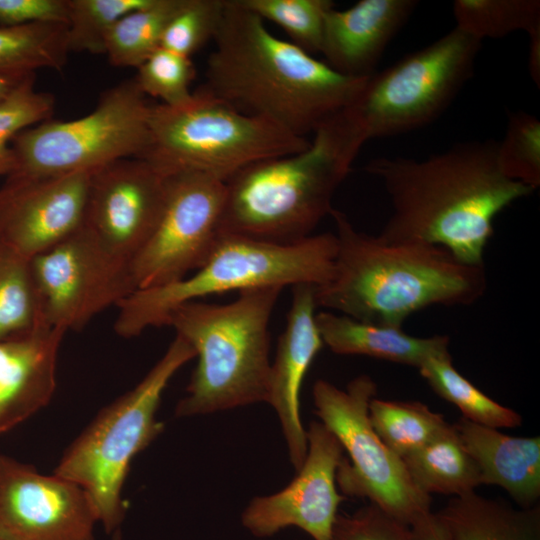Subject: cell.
<instances>
[{"label": "cell", "instance_id": "1", "mask_svg": "<svg viewBox=\"0 0 540 540\" xmlns=\"http://www.w3.org/2000/svg\"><path fill=\"white\" fill-rule=\"evenodd\" d=\"M493 140L469 141L423 160L379 157L365 171L379 179L392 214L379 236L420 241L448 250L457 260L483 265L495 217L534 189L506 177Z\"/></svg>", "mask_w": 540, "mask_h": 540}, {"label": "cell", "instance_id": "2", "mask_svg": "<svg viewBox=\"0 0 540 540\" xmlns=\"http://www.w3.org/2000/svg\"><path fill=\"white\" fill-rule=\"evenodd\" d=\"M213 41L199 89L303 138L351 105L368 78L342 75L278 38L239 0H226Z\"/></svg>", "mask_w": 540, "mask_h": 540}, {"label": "cell", "instance_id": "3", "mask_svg": "<svg viewBox=\"0 0 540 540\" xmlns=\"http://www.w3.org/2000/svg\"><path fill=\"white\" fill-rule=\"evenodd\" d=\"M337 252L330 279L315 287L317 307L371 324L401 328L433 305H470L487 288L483 265L457 260L443 247L387 241L355 229L333 208Z\"/></svg>", "mask_w": 540, "mask_h": 540}, {"label": "cell", "instance_id": "4", "mask_svg": "<svg viewBox=\"0 0 540 540\" xmlns=\"http://www.w3.org/2000/svg\"><path fill=\"white\" fill-rule=\"evenodd\" d=\"M366 141L346 107L313 132L305 149L242 168L225 181L221 233L276 245L310 237L333 210L334 193Z\"/></svg>", "mask_w": 540, "mask_h": 540}, {"label": "cell", "instance_id": "5", "mask_svg": "<svg viewBox=\"0 0 540 540\" xmlns=\"http://www.w3.org/2000/svg\"><path fill=\"white\" fill-rule=\"evenodd\" d=\"M282 289H244L228 304L197 300L170 312L166 326H172L198 358L186 395L175 407L176 417L266 402L271 365L269 322Z\"/></svg>", "mask_w": 540, "mask_h": 540}, {"label": "cell", "instance_id": "6", "mask_svg": "<svg viewBox=\"0 0 540 540\" xmlns=\"http://www.w3.org/2000/svg\"><path fill=\"white\" fill-rule=\"evenodd\" d=\"M337 252L335 234L311 235L293 245H276L221 234L196 272L177 282L131 293L118 306L117 335L132 338L150 327L167 324L170 312L202 297L261 286L326 283Z\"/></svg>", "mask_w": 540, "mask_h": 540}, {"label": "cell", "instance_id": "7", "mask_svg": "<svg viewBox=\"0 0 540 540\" xmlns=\"http://www.w3.org/2000/svg\"><path fill=\"white\" fill-rule=\"evenodd\" d=\"M195 355L193 347L176 335L145 377L102 408L55 467L53 473L89 494L106 533H114L124 519L122 491L132 460L163 432L164 424L156 418L162 394Z\"/></svg>", "mask_w": 540, "mask_h": 540}, {"label": "cell", "instance_id": "8", "mask_svg": "<svg viewBox=\"0 0 540 540\" xmlns=\"http://www.w3.org/2000/svg\"><path fill=\"white\" fill-rule=\"evenodd\" d=\"M146 158L170 175L197 172L227 181L260 160L305 149L307 138L246 115L198 89L179 106L152 105Z\"/></svg>", "mask_w": 540, "mask_h": 540}, {"label": "cell", "instance_id": "9", "mask_svg": "<svg viewBox=\"0 0 540 540\" xmlns=\"http://www.w3.org/2000/svg\"><path fill=\"white\" fill-rule=\"evenodd\" d=\"M136 81L104 92L88 114L48 119L12 141L14 169L6 178L35 179L92 172L113 161L144 157L150 145V110Z\"/></svg>", "mask_w": 540, "mask_h": 540}, {"label": "cell", "instance_id": "10", "mask_svg": "<svg viewBox=\"0 0 540 540\" xmlns=\"http://www.w3.org/2000/svg\"><path fill=\"white\" fill-rule=\"evenodd\" d=\"M481 45L454 27L369 76L347 107L367 140L408 133L439 118L472 78Z\"/></svg>", "mask_w": 540, "mask_h": 540}, {"label": "cell", "instance_id": "11", "mask_svg": "<svg viewBox=\"0 0 540 540\" xmlns=\"http://www.w3.org/2000/svg\"><path fill=\"white\" fill-rule=\"evenodd\" d=\"M376 393V382L366 374L352 379L345 389L319 379L313 386L315 413L349 455L336 473L343 495L367 498L410 526L431 512L432 499L413 483L403 460L375 432L369 404Z\"/></svg>", "mask_w": 540, "mask_h": 540}, {"label": "cell", "instance_id": "12", "mask_svg": "<svg viewBox=\"0 0 540 540\" xmlns=\"http://www.w3.org/2000/svg\"><path fill=\"white\" fill-rule=\"evenodd\" d=\"M225 182L197 172L171 175L161 217L130 262L136 290L177 282L199 269L221 236Z\"/></svg>", "mask_w": 540, "mask_h": 540}, {"label": "cell", "instance_id": "13", "mask_svg": "<svg viewBox=\"0 0 540 540\" xmlns=\"http://www.w3.org/2000/svg\"><path fill=\"white\" fill-rule=\"evenodd\" d=\"M43 321L65 332L83 328L136 290L129 265L81 227L30 259Z\"/></svg>", "mask_w": 540, "mask_h": 540}, {"label": "cell", "instance_id": "14", "mask_svg": "<svg viewBox=\"0 0 540 540\" xmlns=\"http://www.w3.org/2000/svg\"><path fill=\"white\" fill-rule=\"evenodd\" d=\"M170 178L143 157L119 159L92 171L82 227L130 265L161 217Z\"/></svg>", "mask_w": 540, "mask_h": 540}, {"label": "cell", "instance_id": "15", "mask_svg": "<svg viewBox=\"0 0 540 540\" xmlns=\"http://www.w3.org/2000/svg\"><path fill=\"white\" fill-rule=\"evenodd\" d=\"M96 523L80 485L0 455V540H94Z\"/></svg>", "mask_w": 540, "mask_h": 540}, {"label": "cell", "instance_id": "16", "mask_svg": "<svg viewBox=\"0 0 540 540\" xmlns=\"http://www.w3.org/2000/svg\"><path fill=\"white\" fill-rule=\"evenodd\" d=\"M306 433L307 455L296 477L275 494L253 498L243 511L242 524L252 535L271 537L295 526L314 540H331L338 507L345 500L336 489L345 452L321 421H312Z\"/></svg>", "mask_w": 540, "mask_h": 540}, {"label": "cell", "instance_id": "17", "mask_svg": "<svg viewBox=\"0 0 540 540\" xmlns=\"http://www.w3.org/2000/svg\"><path fill=\"white\" fill-rule=\"evenodd\" d=\"M91 172L6 178L0 187V241L30 260L83 224Z\"/></svg>", "mask_w": 540, "mask_h": 540}, {"label": "cell", "instance_id": "18", "mask_svg": "<svg viewBox=\"0 0 540 540\" xmlns=\"http://www.w3.org/2000/svg\"><path fill=\"white\" fill-rule=\"evenodd\" d=\"M315 285L292 286L287 322L270 365L266 402L275 410L287 444L289 458L297 472L307 455V433L302 426L299 393L316 354L323 346L315 321Z\"/></svg>", "mask_w": 540, "mask_h": 540}, {"label": "cell", "instance_id": "19", "mask_svg": "<svg viewBox=\"0 0 540 540\" xmlns=\"http://www.w3.org/2000/svg\"><path fill=\"white\" fill-rule=\"evenodd\" d=\"M417 5L415 0H360L345 10L332 8L324 24V62L345 76H371Z\"/></svg>", "mask_w": 540, "mask_h": 540}, {"label": "cell", "instance_id": "20", "mask_svg": "<svg viewBox=\"0 0 540 540\" xmlns=\"http://www.w3.org/2000/svg\"><path fill=\"white\" fill-rule=\"evenodd\" d=\"M65 333L44 327L0 341V436L51 401Z\"/></svg>", "mask_w": 540, "mask_h": 540}, {"label": "cell", "instance_id": "21", "mask_svg": "<svg viewBox=\"0 0 540 540\" xmlns=\"http://www.w3.org/2000/svg\"><path fill=\"white\" fill-rule=\"evenodd\" d=\"M475 461L482 484L506 490L520 508L538 505L540 498V438L515 437L496 428L460 418L453 424Z\"/></svg>", "mask_w": 540, "mask_h": 540}, {"label": "cell", "instance_id": "22", "mask_svg": "<svg viewBox=\"0 0 540 540\" xmlns=\"http://www.w3.org/2000/svg\"><path fill=\"white\" fill-rule=\"evenodd\" d=\"M315 321L323 344L341 355H364L419 368L428 359L449 352V337H415L401 328L362 322L321 311Z\"/></svg>", "mask_w": 540, "mask_h": 540}, {"label": "cell", "instance_id": "23", "mask_svg": "<svg viewBox=\"0 0 540 540\" xmlns=\"http://www.w3.org/2000/svg\"><path fill=\"white\" fill-rule=\"evenodd\" d=\"M436 515L450 540H540V505L514 508L475 491L452 497Z\"/></svg>", "mask_w": 540, "mask_h": 540}, {"label": "cell", "instance_id": "24", "mask_svg": "<svg viewBox=\"0 0 540 540\" xmlns=\"http://www.w3.org/2000/svg\"><path fill=\"white\" fill-rule=\"evenodd\" d=\"M402 460L413 483L430 496H461L482 484L479 469L453 424Z\"/></svg>", "mask_w": 540, "mask_h": 540}, {"label": "cell", "instance_id": "25", "mask_svg": "<svg viewBox=\"0 0 540 540\" xmlns=\"http://www.w3.org/2000/svg\"><path fill=\"white\" fill-rule=\"evenodd\" d=\"M69 53L67 24L0 26V72L61 71Z\"/></svg>", "mask_w": 540, "mask_h": 540}, {"label": "cell", "instance_id": "26", "mask_svg": "<svg viewBox=\"0 0 540 540\" xmlns=\"http://www.w3.org/2000/svg\"><path fill=\"white\" fill-rule=\"evenodd\" d=\"M433 391L457 406L463 418L491 428H513L522 424L521 415L485 395L453 366L450 352L432 357L419 368Z\"/></svg>", "mask_w": 540, "mask_h": 540}, {"label": "cell", "instance_id": "27", "mask_svg": "<svg viewBox=\"0 0 540 540\" xmlns=\"http://www.w3.org/2000/svg\"><path fill=\"white\" fill-rule=\"evenodd\" d=\"M369 418L380 439L401 459L425 446L450 425L442 414L419 401L376 397L370 401Z\"/></svg>", "mask_w": 540, "mask_h": 540}, {"label": "cell", "instance_id": "28", "mask_svg": "<svg viewBox=\"0 0 540 540\" xmlns=\"http://www.w3.org/2000/svg\"><path fill=\"white\" fill-rule=\"evenodd\" d=\"M182 0H149L123 16L110 31L105 55L116 67L138 68L161 47L163 32Z\"/></svg>", "mask_w": 540, "mask_h": 540}, {"label": "cell", "instance_id": "29", "mask_svg": "<svg viewBox=\"0 0 540 540\" xmlns=\"http://www.w3.org/2000/svg\"><path fill=\"white\" fill-rule=\"evenodd\" d=\"M44 327L30 260L0 241V341Z\"/></svg>", "mask_w": 540, "mask_h": 540}, {"label": "cell", "instance_id": "30", "mask_svg": "<svg viewBox=\"0 0 540 540\" xmlns=\"http://www.w3.org/2000/svg\"><path fill=\"white\" fill-rule=\"evenodd\" d=\"M453 15L455 27L480 41L540 30L539 0H456Z\"/></svg>", "mask_w": 540, "mask_h": 540}, {"label": "cell", "instance_id": "31", "mask_svg": "<svg viewBox=\"0 0 540 540\" xmlns=\"http://www.w3.org/2000/svg\"><path fill=\"white\" fill-rule=\"evenodd\" d=\"M263 21L281 27L293 44L314 55L320 53L325 18L334 8L330 0H239Z\"/></svg>", "mask_w": 540, "mask_h": 540}, {"label": "cell", "instance_id": "32", "mask_svg": "<svg viewBox=\"0 0 540 540\" xmlns=\"http://www.w3.org/2000/svg\"><path fill=\"white\" fill-rule=\"evenodd\" d=\"M34 82L35 74H32L0 101V177L6 178L14 169L11 147L14 138L25 129L50 119L53 113V95L37 91Z\"/></svg>", "mask_w": 540, "mask_h": 540}, {"label": "cell", "instance_id": "33", "mask_svg": "<svg viewBox=\"0 0 540 540\" xmlns=\"http://www.w3.org/2000/svg\"><path fill=\"white\" fill-rule=\"evenodd\" d=\"M149 0H68L70 52L104 54L106 39L126 14Z\"/></svg>", "mask_w": 540, "mask_h": 540}, {"label": "cell", "instance_id": "34", "mask_svg": "<svg viewBox=\"0 0 540 540\" xmlns=\"http://www.w3.org/2000/svg\"><path fill=\"white\" fill-rule=\"evenodd\" d=\"M500 171L509 179L534 190L540 185V121L517 111L508 118L504 137L496 145Z\"/></svg>", "mask_w": 540, "mask_h": 540}, {"label": "cell", "instance_id": "35", "mask_svg": "<svg viewBox=\"0 0 540 540\" xmlns=\"http://www.w3.org/2000/svg\"><path fill=\"white\" fill-rule=\"evenodd\" d=\"M225 3L226 0H182L163 32L161 47L191 58L214 40Z\"/></svg>", "mask_w": 540, "mask_h": 540}, {"label": "cell", "instance_id": "36", "mask_svg": "<svg viewBox=\"0 0 540 540\" xmlns=\"http://www.w3.org/2000/svg\"><path fill=\"white\" fill-rule=\"evenodd\" d=\"M195 76L191 58L160 47L137 68L134 80L146 97L174 107L191 99Z\"/></svg>", "mask_w": 540, "mask_h": 540}, {"label": "cell", "instance_id": "37", "mask_svg": "<svg viewBox=\"0 0 540 540\" xmlns=\"http://www.w3.org/2000/svg\"><path fill=\"white\" fill-rule=\"evenodd\" d=\"M331 540H413L410 526L370 503L351 515L338 514Z\"/></svg>", "mask_w": 540, "mask_h": 540}, {"label": "cell", "instance_id": "38", "mask_svg": "<svg viewBox=\"0 0 540 540\" xmlns=\"http://www.w3.org/2000/svg\"><path fill=\"white\" fill-rule=\"evenodd\" d=\"M68 0H0V26L34 23L68 25Z\"/></svg>", "mask_w": 540, "mask_h": 540}, {"label": "cell", "instance_id": "39", "mask_svg": "<svg viewBox=\"0 0 540 540\" xmlns=\"http://www.w3.org/2000/svg\"><path fill=\"white\" fill-rule=\"evenodd\" d=\"M410 530L413 540H450L436 513L432 511L415 520Z\"/></svg>", "mask_w": 540, "mask_h": 540}, {"label": "cell", "instance_id": "40", "mask_svg": "<svg viewBox=\"0 0 540 540\" xmlns=\"http://www.w3.org/2000/svg\"><path fill=\"white\" fill-rule=\"evenodd\" d=\"M528 68L534 83L540 85V30L528 34Z\"/></svg>", "mask_w": 540, "mask_h": 540}, {"label": "cell", "instance_id": "41", "mask_svg": "<svg viewBox=\"0 0 540 540\" xmlns=\"http://www.w3.org/2000/svg\"><path fill=\"white\" fill-rule=\"evenodd\" d=\"M32 74L35 73L0 72V101Z\"/></svg>", "mask_w": 540, "mask_h": 540}, {"label": "cell", "instance_id": "42", "mask_svg": "<svg viewBox=\"0 0 540 540\" xmlns=\"http://www.w3.org/2000/svg\"><path fill=\"white\" fill-rule=\"evenodd\" d=\"M112 540H122L120 528L117 529V530L114 532V535H113V539H112Z\"/></svg>", "mask_w": 540, "mask_h": 540}]
</instances>
